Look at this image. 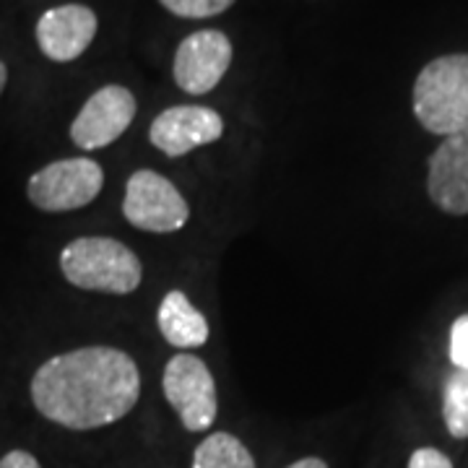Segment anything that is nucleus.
<instances>
[{
  "instance_id": "nucleus-1",
  "label": "nucleus",
  "mask_w": 468,
  "mask_h": 468,
  "mask_svg": "<svg viewBox=\"0 0 468 468\" xmlns=\"http://www.w3.org/2000/svg\"><path fill=\"white\" fill-rule=\"evenodd\" d=\"M141 372L133 356L112 346H86L50 356L32 378V401L52 424L86 432L133 411Z\"/></svg>"
},
{
  "instance_id": "nucleus-2",
  "label": "nucleus",
  "mask_w": 468,
  "mask_h": 468,
  "mask_svg": "<svg viewBox=\"0 0 468 468\" xmlns=\"http://www.w3.org/2000/svg\"><path fill=\"white\" fill-rule=\"evenodd\" d=\"M68 284L84 292L131 294L141 286L144 266L128 245L112 237H79L60 252Z\"/></svg>"
},
{
  "instance_id": "nucleus-3",
  "label": "nucleus",
  "mask_w": 468,
  "mask_h": 468,
  "mask_svg": "<svg viewBox=\"0 0 468 468\" xmlns=\"http://www.w3.org/2000/svg\"><path fill=\"white\" fill-rule=\"evenodd\" d=\"M414 115L427 133L468 131V55H442L421 68L414 84Z\"/></svg>"
},
{
  "instance_id": "nucleus-4",
  "label": "nucleus",
  "mask_w": 468,
  "mask_h": 468,
  "mask_svg": "<svg viewBox=\"0 0 468 468\" xmlns=\"http://www.w3.org/2000/svg\"><path fill=\"white\" fill-rule=\"evenodd\" d=\"M101 187L104 172L100 165L89 156H76L37 169L27 183V196L39 211L63 214L89 206L100 196Z\"/></svg>"
},
{
  "instance_id": "nucleus-5",
  "label": "nucleus",
  "mask_w": 468,
  "mask_h": 468,
  "mask_svg": "<svg viewBox=\"0 0 468 468\" xmlns=\"http://www.w3.org/2000/svg\"><path fill=\"white\" fill-rule=\"evenodd\" d=\"M122 214L141 232L169 234L183 229L190 218V206L183 193L154 169H138L128 177Z\"/></svg>"
},
{
  "instance_id": "nucleus-6",
  "label": "nucleus",
  "mask_w": 468,
  "mask_h": 468,
  "mask_svg": "<svg viewBox=\"0 0 468 468\" xmlns=\"http://www.w3.org/2000/svg\"><path fill=\"white\" fill-rule=\"evenodd\" d=\"M162 388L169 406L187 432H206L218 411L217 383L211 369L196 354H177L165 367Z\"/></svg>"
},
{
  "instance_id": "nucleus-7",
  "label": "nucleus",
  "mask_w": 468,
  "mask_h": 468,
  "mask_svg": "<svg viewBox=\"0 0 468 468\" xmlns=\"http://www.w3.org/2000/svg\"><path fill=\"white\" fill-rule=\"evenodd\" d=\"M135 110V97L125 86H101L70 122V141L84 151L107 149L131 128Z\"/></svg>"
},
{
  "instance_id": "nucleus-8",
  "label": "nucleus",
  "mask_w": 468,
  "mask_h": 468,
  "mask_svg": "<svg viewBox=\"0 0 468 468\" xmlns=\"http://www.w3.org/2000/svg\"><path fill=\"white\" fill-rule=\"evenodd\" d=\"M232 63V42L218 29H201L185 37L175 52L172 76L185 94H208Z\"/></svg>"
},
{
  "instance_id": "nucleus-9",
  "label": "nucleus",
  "mask_w": 468,
  "mask_h": 468,
  "mask_svg": "<svg viewBox=\"0 0 468 468\" xmlns=\"http://www.w3.org/2000/svg\"><path fill=\"white\" fill-rule=\"evenodd\" d=\"M224 135V120L217 110L201 104L169 107L151 122L149 141L169 159L185 156L198 146L214 144Z\"/></svg>"
},
{
  "instance_id": "nucleus-10",
  "label": "nucleus",
  "mask_w": 468,
  "mask_h": 468,
  "mask_svg": "<svg viewBox=\"0 0 468 468\" xmlns=\"http://www.w3.org/2000/svg\"><path fill=\"white\" fill-rule=\"evenodd\" d=\"M97 14L81 3H66L45 11L37 21V45L52 63L81 58L97 37Z\"/></svg>"
},
{
  "instance_id": "nucleus-11",
  "label": "nucleus",
  "mask_w": 468,
  "mask_h": 468,
  "mask_svg": "<svg viewBox=\"0 0 468 468\" xmlns=\"http://www.w3.org/2000/svg\"><path fill=\"white\" fill-rule=\"evenodd\" d=\"M427 193L440 211L452 217L468 214V131L445 135L430 156Z\"/></svg>"
},
{
  "instance_id": "nucleus-12",
  "label": "nucleus",
  "mask_w": 468,
  "mask_h": 468,
  "mask_svg": "<svg viewBox=\"0 0 468 468\" xmlns=\"http://www.w3.org/2000/svg\"><path fill=\"white\" fill-rule=\"evenodd\" d=\"M159 331L175 349H201L208 341V320L180 289L169 292L156 313Z\"/></svg>"
},
{
  "instance_id": "nucleus-13",
  "label": "nucleus",
  "mask_w": 468,
  "mask_h": 468,
  "mask_svg": "<svg viewBox=\"0 0 468 468\" xmlns=\"http://www.w3.org/2000/svg\"><path fill=\"white\" fill-rule=\"evenodd\" d=\"M193 468H255V458L234 435L214 432L193 452Z\"/></svg>"
},
{
  "instance_id": "nucleus-14",
  "label": "nucleus",
  "mask_w": 468,
  "mask_h": 468,
  "mask_svg": "<svg viewBox=\"0 0 468 468\" xmlns=\"http://www.w3.org/2000/svg\"><path fill=\"white\" fill-rule=\"evenodd\" d=\"M442 419L455 440H468V369H452L442 385Z\"/></svg>"
},
{
  "instance_id": "nucleus-15",
  "label": "nucleus",
  "mask_w": 468,
  "mask_h": 468,
  "mask_svg": "<svg viewBox=\"0 0 468 468\" xmlns=\"http://www.w3.org/2000/svg\"><path fill=\"white\" fill-rule=\"evenodd\" d=\"M169 14L180 18H211L224 14L234 0H159Z\"/></svg>"
},
{
  "instance_id": "nucleus-16",
  "label": "nucleus",
  "mask_w": 468,
  "mask_h": 468,
  "mask_svg": "<svg viewBox=\"0 0 468 468\" xmlns=\"http://www.w3.org/2000/svg\"><path fill=\"white\" fill-rule=\"evenodd\" d=\"M451 362L455 369H468V313L451 325Z\"/></svg>"
},
{
  "instance_id": "nucleus-17",
  "label": "nucleus",
  "mask_w": 468,
  "mask_h": 468,
  "mask_svg": "<svg viewBox=\"0 0 468 468\" xmlns=\"http://www.w3.org/2000/svg\"><path fill=\"white\" fill-rule=\"evenodd\" d=\"M409 468H452V461L437 448H419L411 452Z\"/></svg>"
},
{
  "instance_id": "nucleus-18",
  "label": "nucleus",
  "mask_w": 468,
  "mask_h": 468,
  "mask_svg": "<svg viewBox=\"0 0 468 468\" xmlns=\"http://www.w3.org/2000/svg\"><path fill=\"white\" fill-rule=\"evenodd\" d=\"M0 468H42L39 466V461L34 458L32 452L27 451H11L3 455V461H0Z\"/></svg>"
},
{
  "instance_id": "nucleus-19",
  "label": "nucleus",
  "mask_w": 468,
  "mask_h": 468,
  "mask_svg": "<svg viewBox=\"0 0 468 468\" xmlns=\"http://www.w3.org/2000/svg\"><path fill=\"white\" fill-rule=\"evenodd\" d=\"M286 468H328V463L323 458H302V461H297V463H292V466Z\"/></svg>"
},
{
  "instance_id": "nucleus-20",
  "label": "nucleus",
  "mask_w": 468,
  "mask_h": 468,
  "mask_svg": "<svg viewBox=\"0 0 468 468\" xmlns=\"http://www.w3.org/2000/svg\"><path fill=\"white\" fill-rule=\"evenodd\" d=\"M5 84H8V68H5V63L0 60V94H3Z\"/></svg>"
}]
</instances>
